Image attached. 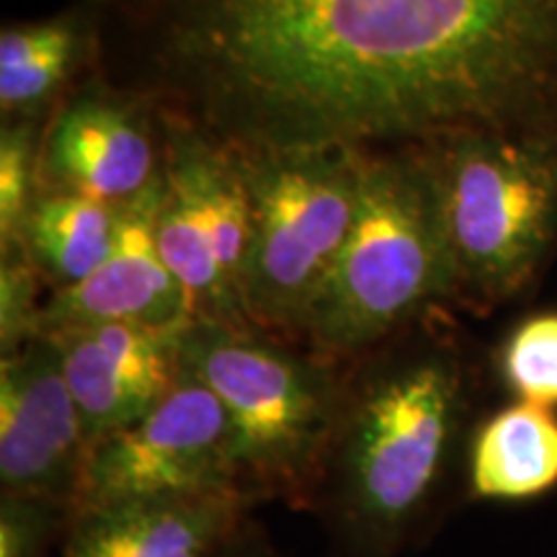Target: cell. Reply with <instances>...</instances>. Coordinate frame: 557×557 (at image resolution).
Listing matches in <instances>:
<instances>
[{
  "label": "cell",
  "mask_w": 557,
  "mask_h": 557,
  "mask_svg": "<svg viewBox=\"0 0 557 557\" xmlns=\"http://www.w3.org/2000/svg\"><path fill=\"white\" fill-rule=\"evenodd\" d=\"M50 295L24 248L0 253V357L39 336V315Z\"/></svg>",
  "instance_id": "obj_19"
},
{
  "label": "cell",
  "mask_w": 557,
  "mask_h": 557,
  "mask_svg": "<svg viewBox=\"0 0 557 557\" xmlns=\"http://www.w3.org/2000/svg\"><path fill=\"white\" fill-rule=\"evenodd\" d=\"M205 493L238 496L233 431L218 395L184 369L148 413L88 449L75 508Z\"/></svg>",
  "instance_id": "obj_8"
},
{
  "label": "cell",
  "mask_w": 557,
  "mask_h": 557,
  "mask_svg": "<svg viewBox=\"0 0 557 557\" xmlns=\"http://www.w3.org/2000/svg\"><path fill=\"white\" fill-rule=\"evenodd\" d=\"M470 491L478 498H534L557 483V416L553 408L513 403L472 436Z\"/></svg>",
  "instance_id": "obj_16"
},
{
  "label": "cell",
  "mask_w": 557,
  "mask_h": 557,
  "mask_svg": "<svg viewBox=\"0 0 557 557\" xmlns=\"http://www.w3.org/2000/svg\"><path fill=\"white\" fill-rule=\"evenodd\" d=\"M94 75L233 152L557 139V0H81Z\"/></svg>",
  "instance_id": "obj_1"
},
{
  "label": "cell",
  "mask_w": 557,
  "mask_h": 557,
  "mask_svg": "<svg viewBox=\"0 0 557 557\" xmlns=\"http://www.w3.org/2000/svg\"><path fill=\"white\" fill-rule=\"evenodd\" d=\"M212 557H282V555H278V549L271 545L267 532H263V529L248 517L225 542H222L220 549Z\"/></svg>",
  "instance_id": "obj_21"
},
{
  "label": "cell",
  "mask_w": 557,
  "mask_h": 557,
  "mask_svg": "<svg viewBox=\"0 0 557 557\" xmlns=\"http://www.w3.org/2000/svg\"><path fill=\"white\" fill-rule=\"evenodd\" d=\"M160 194L163 178L156 189L124 205L122 227L109 259L75 287L47 295L39 315V333L103 323H139L160 329L191 323L184 289L165 267L158 248Z\"/></svg>",
  "instance_id": "obj_12"
},
{
  "label": "cell",
  "mask_w": 557,
  "mask_h": 557,
  "mask_svg": "<svg viewBox=\"0 0 557 557\" xmlns=\"http://www.w3.org/2000/svg\"><path fill=\"white\" fill-rule=\"evenodd\" d=\"M122 212L124 207L86 194L41 186L21 227L18 248L29 256L47 289L75 287L109 259Z\"/></svg>",
  "instance_id": "obj_15"
},
{
  "label": "cell",
  "mask_w": 557,
  "mask_h": 557,
  "mask_svg": "<svg viewBox=\"0 0 557 557\" xmlns=\"http://www.w3.org/2000/svg\"><path fill=\"white\" fill-rule=\"evenodd\" d=\"M434 178L451 305L524 292L557 238V139L462 135L421 148Z\"/></svg>",
  "instance_id": "obj_5"
},
{
  "label": "cell",
  "mask_w": 557,
  "mask_h": 557,
  "mask_svg": "<svg viewBox=\"0 0 557 557\" xmlns=\"http://www.w3.org/2000/svg\"><path fill=\"white\" fill-rule=\"evenodd\" d=\"M233 152V150H230ZM253 209L243 282L250 325L302 344V329L357 220L364 152H233Z\"/></svg>",
  "instance_id": "obj_6"
},
{
  "label": "cell",
  "mask_w": 557,
  "mask_h": 557,
  "mask_svg": "<svg viewBox=\"0 0 557 557\" xmlns=\"http://www.w3.org/2000/svg\"><path fill=\"white\" fill-rule=\"evenodd\" d=\"M500 374L521 403L557 406V312L527 318L500 351Z\"/></svg>",
  "instance_id": "obj_18"
},
{
  "label": "cell",
  "mask_w": 557,
  "mask_h": 557,
  "mask_svg": "<svg viewBox=\"0 0 557 557\" xmlns=\"http://www.w3.org/2000/svg\"><path fill=\"white\" fill-rule=\"evenodd\" d=\"M41 127L45 122L0 124V253L18 248L21 227L41 189Z\"/></svg>",
  "instance_id": "obj_17"
},
{
  "label": "cell",
  "mask_w": 557,
  "mask_h": 557,
  "mask_svg": "<svg viewBox=\"0 0 557 557\" xmlns=\"http://www.w3.org/2000/svg\"><path fill=\"white\" fill-rule=\"evenodd\" d=\"M250 517L227 493L132 498L75 508L62 557H212Z\"/></svg>",
  "instance_id": "obj_13"
},
{
  "label": "cell",
  "mask_w": 557,
  "mask_h": 557,
  "mask_svg": "<svg viewBox=\"0 0 557 557\" xmlns=\"http://www.w3.org/2000/svg\"><path fill=\"white\" fill-rule=\"evenodd\" d=\"M184 329L103 323L45 333L60 346L62 372L78 406L88 449L148 413L181 380Z\"/></svg>",
  "instance_id": "obj_11"
},
{
  "label": "cell",
  "mask_w": 557,
  "mask_h": 557,
  "mask_svg": "<svg viewBox=\"0 0 557 557\" xmlns=\"http://www.w3.org/2000/svg\"><path fill=\"white\" fill-rule=\"evenodd\" d=\"M96 29L81 0L52 16L5 21L0 29V124L47 122L94 73Z\"/></svg>",
  "instance_id": "obj_14"
},
{
  "label": "cell",
  "mask_w": 557,
  "mask_h": 557,
  "mask_svg": "<svg viewBox=\"0 0 557 557\" xmlns=\"http://www.w3.org/2000/svg\"><path fill=\"white\" fill-rule=\"evenodd\" d=\"M436 308H451V274L423 150L364 152L357 220L308 312L302 344L348 361Z\"/></svg>",
  "instance_id": "obj_3"
},
{
  "label": "cell",
  "mask_w": 557,
  "mask_h": 557,
  "mask_svg": "<svg viewBox=\"0 0 557 557\" xmlns=\"http://www.w3.org/2000/svg\"><path fill=\"white\" fill-rule=\"evenodd\" d=\"M447 310L341 361L336 423L305 511L333 557H403L444 491L470 406Z\"/></svg>",
  "instance_id": "obj_2"
},
{
  "label": "cell",
  "mask_w": 557,
  "mask_h": 557,
  "mask_svg": "<svg viewBox=\"0 0 557 557\" xmlns=\"http://www.w3.org/2000/svg\"><path fill=\"white\" fill-rule=\"evenodd\" d=\"M88 438L52 336L0 357V493L75 508Z\"/></svg>",
  "instance_id": "obj_10"
},
{
  "label": "cell",
  "mask_w": 557,
  "mask_h": 557,
  "mask_svg": "<svg viewBox=\"0 0 557 557\" xmlns=\"http://www.w3.org/2000/svg\"><path fill=\"white\" fill-rule=\"evenodd\" d=\"M70 517L73 508L54 500L0 493V557H47Z\"/></svg>",
  "instance_id": "obj_20"
},
{
  "label": "cell",
  "mask_w": 557,
  "mask_h": 557,
  "mask_svg": "<svg viewBox=\"0 0 557 557\" xmlns=\"http://www.w3.org/2000/svg\"><path fill=\"white\" fill-rule=\"evenodd\" d=\"M156 238L165 267L184 289L191 323L250 325L243 282L253 209L240 165L230 150L173 122H165Z\"/></svg>",
  "instance_id": "obj_7"
},
{
  "label": "cell",
  "mask_w": 557,
  "mask_h": 557,
  "mask_svg": "<svg viewBox=\"0 0 557 557\" xmlns=\"http://www.w3.org/2000/svg\"><path fill=\"white\" fill-rule=\"evenodd\" d=\"M163 165V116L94 73L70 90L41 127L45 189L78 191L124 207L156 189Z\"/></svg>",
  "instance_id": "obj_9"
},
{
  "label": "cell",
  "mask_w": 557,
  "mask_h": 557,
  "mask_svg": "<svg viewBox=\"0 0 557 557\" xmlns=\"http://www.w3.org/2000/svg\"><path fill=\"white\" fill-rule=\"evenodd\" d=\"M181 361L218 395L233 431L235 487L248 506L308 511L336 423L344 364L256 325L194 320Z\"/></svg>",
  "instance_id": "obj_4"
}]
</instances>
